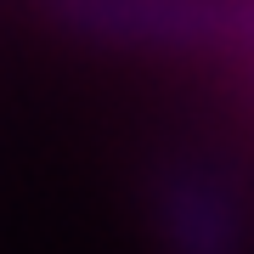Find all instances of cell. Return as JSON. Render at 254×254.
<instances>
[{
	"mask_svg": "<svg viewBox=\"0 0 254 254\" xmlns=\"http://www.w3.org/2000/svg\"><path fill=\"white\" fill-rule=\"evenodd\" d=\"M164 220H170V243L181 254H232L237 249V215L209 175L175 170L164 181Z\"/></svg>",
	"mask_w": 254,
	"mask_h": 254,
	"instance_id": "obj_1",
	"label": "cell"
},
{
	"mask_svg": "<svg viewBox=\"0 0 254 254\" xmlns=\"http://www.w3.org/2000/svg\"><path fill=\"white\" fill-rule=\"evenodd\" d=\"M237 23H243V34L254 40V6H249V11H237Z\"/></svg>",
	"mask_w": 254,
	"mask_h": 254,
	"instance_id": "obj_2",
	"label": "cell"
}]
</instances>
